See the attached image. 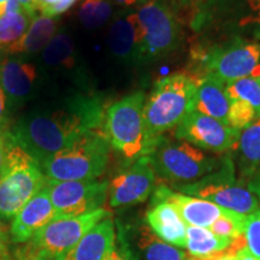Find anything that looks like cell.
Wrapping results in <instances>:
<instances>
[{
  "label": "cell",
  "instance_id": "cell-14",
  "mask_svg": "<svg viewBox=\"0 0 260 260\" xmlns=\"http://www.w3.org/2000/svg\"><path fill=\"white\" fill-rule=\"evenodd\" d=\"M57 218V211L52 204L46 184L12 218L9 232L10 241L15 245L25 243L39 230Z\"/></svg>",
  "mask_w": 260,
  "mask_h": 260
},
{
  "label": "cell",
  "instance_id": "cell-16",
  "mask_svg": "<svg viewBox=\"0 0 260 260\" xmlns=\"http://www.w3.org/2000/svg\"><path fill=\"white\" fill-rule=\"evenodd\" d=\"M152 200L168 201L176 207L187 225L207 228V229L229 211L209 200L177 193L164 184L155 188Z\"/></svg>",
  "mask_w": 260,
  "mask_h": 260
},
{
  "label": "cell",
  "instance_id": "cell-43",
  "mask_svg": "<svg viewBox=\"0 0 260 260\" xmlns=\"http://www.w3.org/2000/svg\"><path fill=\"white\" fill-rule=\"evenodd\" d=\"M10 0H0V18L6 14V10H8Z\"/></svg>",
  "mask_w": 260,
  "mask_h": 260
},
{
  "label": "cell",
  "instance_id": "cell-30",
  "mask_svg": "<svg viewBox=\"0 0 260 260\" xmlns=\"http://www.w3.org/2000/svg\"><path fill=\"white\" fill-rule=\"evenodd\" d=\"M243 235L247 248L256 259L260 260V209L247 216Z\"/></svg>",
  "mask_w": 260,
  "mask_h": 260
},
{
  "label": "cell",
  "instance_id": "cell-2",
  "mask_svg": "<svg viewBox=\"0 0 260 260\" xmlns=\"http://www.w3.org/2000/svg\"><path fill=\"white\" fill-rule=\"evenodd\" d=\"M197 80L188 74H175L155 82L145 102V124L154 147L159 138L182 122L195 109Z\"/></svg>",
  "mask_w": 260,
  "mask_h": 260
},
{
  "label": "cell",
  "instance_id": "cell-26",
  "mask_svg": "<svg viewBox=\"0 0 260 260\" xmlns=\"http://www.w3.org/2000/svg\"><path fill=\"white\" fill-rule=\"evenodd\" d=\"M32 18L24 10L3 16L0 18V48L6 50L23 37Z\"/></svg>",
  "mask_w": 260,
  "mask_h": 260
},
{
  "label": "cell",
  "instance_id": "cell-33",
  "mask_svg": "<svg viewBox=\"0 0 260 260\" xmlns=\"http://www.w3.org/2000/svg\"><path fill=\"white\" fill-rule=\"evenodd\" d=\"M105 260H134L132 254H130L126 243L124 239H123L122 234L119 233V230H117L116 245L113 247L112 252L110 253V255Z\"/></svg>",
  "mask_w": 260,
  "mask_h": 260
},
{
  "label": "cell",
  "instance_id": "cell-25",
  "mask_svg": "<svg viewBox=\"0 0 260 260\" xmlns=\"http://www.w3.org/2000/svg\"><path fill=\"white\" fill-rule=\"evenodd\" d=\"M42 59L48 67L60 69H73L76 65L75 45L71 38L65 32L56 34L50 44L42 51Z\"/></svg>",
  "mask_w": 260,
  "mask_h": 260
},
{
  "label": "cell",
  "instance_id": "cell-29",
  "mask_svg": "<svg viewBox=\"0 0 260 260\" xmlns=\"http://www.w3.org/2000/svg\"><path fill=\"white\" fill-rule=\"evenodd\" d=\"M246 218L247 216L229 210L226 214L217 219L209 229L216 235L235 240L237 237L243 235L246 226Z\"/></svg>",
  "mask_w": 260,
  "mask_h": 260
},
{
  "label": "cell",
  "instance_id": "cell-7",
  "mask_svg": "<svg viewBox=\"0 0 260 260\" xmlns=\"http://www.w3.org/2000/svg\"><path fill=\"white\" fill-rule=\"evenodd\" d=\"M111 216L99 209L82 216L57 218L15 251L16 260H56L76 245L94 225Z\"/></svg>",
  "mask_w": 260,
  "mask_h": 260
},
{
  "label": "cell",
  "instance_id": "cell-35",
  "mask_svg": "<svg viewBox=\"0 0 260 260\" xmlns=\"http://www.w3.org/2000/svg\"><path fill=\"white\" fill-rule=\"evenodd\" d=\"M8 241V233H6L4 225H3L2 220H0V260H10Z\"/></svg>",
  "mask_w": 260,
  "mask_h": 260
},
{
  "label": "cell",
  "instance_id": "cell-32",
  "mask_svg": "<svg viewBox=\"0 0 260 260\" xmlns=\"http://www.w3.org/2000/svg\"><path fill=\"white\" fill-rule=\"evenodd\" d=\"M243 15L239 19L240 27L252 24H260V0H245Z\"/></svg>",
  "mask_w": 260,
  "mask_h": 260
},
{
  "label": "cell",
  "instance_id": "cell-40",
  "mask_svg": "<svg viewBox=\"0 0 260 260\" xmlns=\"http://www.w3.org/2000/svg\"><path fill=\"white\" fill-rule=\"evenodd\" d=\"M235 260H258L254 255L249 252L247 246H243L235 252Z\"/></svg>",
  "mask_w": 260,
  "mask_h": 260
},
{
  "label": "cell",
  "instance_id": "cell-3",
  "mask_svg": "<svg viewBox=\"0 0 260 260\" xmlns=\"http://www.w3.org/2000/svg\"><path fill=\"white\" fill-rule=\"evenodd\" d=\"M0 174V220H12L18 211L47 184L40 165L9 134Z\"/></svg>",
  "mask_w": 260,
  "mask_h": 260
},
{
  "label": "cell",
  "instance_id": "cell-18",
  "mask_svg": "<svg viewBox=\"0 0 260 260\" xmlns=\"http://www.w3.org/2000/svg\"><path fill=\"white\" fill-rule=\"evenodd\" d=\"M117 230L111 216L94 225L79 242L56 260H105L116 245Z\"/></svg>",
  "mask_w": 260,
  "mask_h": 260
},
{
  "label": "cell",
  "instance_id": "cell-31",
  "mask_svg": "<svg viewBox=\"0 0 260 260\" xmlns=\"http://www.w3.org/2000/svg\"><path fill=\"white\" fill-rule=\"evenodd\" d=\"M76 0H38V11L48 17H57L69 10Z\"/></svg>",
  "mask_w": 260,
  "mask_h": 260
},
{
  "label": "cell",
  "instance_id": "cell-23",
  "mask_svg": "<svg viewBox=\"0 0 260 260\" xmlns=\"http://www.w3.org/2000/svg\"><path fill=\"white\" fill-rule=\"evenodd\" d=\"M57 28V17L37 15L23 37L5 51L10 54H32L44 51L56 35Z\"/></svg>",
  "mask_w": 260,
  "mask_h": 260
},
{
  "label": "cell",
  "instance_id": "cell-13",
  "mask_svg": "<svg viewBox=\"0 0 260 260\" xmlns=\"http://www.w3.org/2000/svg\"><path fill=\"white\" fill-rule=\"evenodd\" d=\"M155 189V172L148 155L125 167L109 183V203L112 209H121L144 203Z\"/></svg>",
  "mask_w": 260,
  "mask_h": 260
},
{
  "label": "cell",
  "instance_id": "cell-22",
  "mask_svg": "<svg viewBox=\"0 0 260 260\" xmlns=\"http://www.w3.org/2000/svg\"><path fill=\"white\" fill-rule=\"evenodd\" d=\"M237 164L241 180H260V118L242 130L237 142Z\"/></svg>",
  "mask_w": 260,
  "mask_h": 260
},
{
  "label": "cell",
  "instance_id": "cell-20",
  "mask_svg": "<svg viewBox=\"0 0 260 260\" xmlns=\"http://www.w3.org/2000/svg\"><path fill=\"white\" fill-rule=\"evenodd\" d=\"M146 220L151 229L165 242L178 248L186 247L187 224L172 204L152 200L151 207L146 213Z\"/></svg>",
  "mask_w": 260,
  "mask_h": 260
},
{
  "label": "cell",
  "instance_id": "cell-28",
  "mask_svg": "<svg viewBox=\"0 0 260 260\" xmlns=\"http://www.w3.org/2000/svg\"><path fill=\"white\" fill-rule=\"evenodd\" d=\"M111 16V0H84L79 11L81 23L88 29L103 27Z\"/></svg>",
  "mask_w": 260,
  "mask_h": 260
},
{
  "label": "cell",
  "instance_id": "cell-42",
  "mask_svg": "<svg viewBox=\"0 0 260 260\" xmlns=\"http://www.w3.org/2000/svg\"><path fill=\"white\" fill-rule=\"evenodd\" d=\"M4 160H5V141H4V138L0 135V174H2L3 167H4Z\"/></svg>",
  "mask_w": 260,
  "mask_h": 260
},
{
  "label": "cell",
  "instance_id": "cell-8",
  "mask_svg": "<svg viewBox=\"0 0 260 260\" xmlns=\"http://www.w3.org/2000/svg\"><path fill=\"white\" fill-rule=\"evenodd\" d=\"M181 193L209 200L223 209L248 216L260 209L258 198L248 188L236 181L234 162L224 157L218 170L189 184L172 186Z\"/></svg>",
  "mask_w": 260,
  "mask_h": 260
},
{
  "label": "cell",
  "instance_id": "cell-17",
  "mask_svg": "<svg viewBox=\"0 0 260 260\" xmlns=\"http://www.w3.org/2000/svg\"><path fill=\"white\" fill-rule=\"evenodd\" d=\"M38 79L37 67L24 58H5L0 64V86L6 99L15 105L27 102L34 94Z\"/></svg>",
  "mask_w": 260,
  "mask_h": 260
},
{
  "label": "cell",
  "instance_id": "cell-21",
  "mask_svg": "<svg viewBox=\"0 0 260 260\" xmlns=\"http://www.w3.org/2000/svg\"><path fill=\"white\" fill-rule=\"evenodd\" d=\"M197 83L195 111L229 125L230 100L225 90L226 84L213 76L200 77L197 80Z\"/></svg>",
  "mask_w": 260,
  "mask_h": 260
},
{
  "label": "cell",
  "instance_id": "cell-9",
  "mask_svg": "<svg viewBox=\"0 0 260 260\" xmlns=\"http://www.w3.org/2000/svg\"><path fill=\"white\" fill-rule=\"evenodd\" d=\"M193 57L198 60V70L201 73L198 79L213 76L229 84L243 77H260V45L256 42L236 38L229 44L216 45L204 54Z\"/></svg>",
  "mask_w": 260,
  "mask_h": 260
},
{
  "label": "cell",
  "instance_id": "cell-19",
  "mask_svg": "<svg viewBox=\"0 0 260 260\" xmlns=\"http://www.w3.org/2000/svg\"><path fill=\"white\" fill-rule=\"evenodd\" d=\"M107 44L116 57L139 61L141 27L136 11L122 12L113 19L109 30Z\"/></svg>",
  "mask_w": 260,
  "mask_h": 260
},
{
  "label": "cell",
  "instance_id": "cell-12",
  "mask_svg": "<svg viewBox=\"0 0 260 260\" xmlns=\"http://www.w3.org/2000/svg\"><path fill=\"white\" fill-rule=\"evenodd\" d=\"M175 138L198 148L225 153L236 149L240 130L194 110L176 126Z\"/></svg>",
  "mask_w": 260,
  "mask_h": 260
},
{
  "label": "cell",
  "instance_id": "cell-4",
  "mask_svg": "<svg viewBox=\"0 0 260 260\" xmlns=\"http://www.w3.org/2000/svg\"><path fill=\"white\" fill-rule=\"evenodd\" d=\"M109 154L110 142L105 130L95 129L45 159L40 168L47 181L96 180L105 171Z\"/></svg>",
  "mask_w": 260,
  "mask_h": 260
},
{
  "label": "cell",
  "instance_id": "cell-15",
  "mask_svg": "<svg viewBox=\"0 0 260 260\" xmlns=\"http://www.w3.org/2000/svg\"><path fill=\"white\" fill-rule=\"evenodd\" d=\"M134 260H187L186 252L161 240L147 223L118 225Z\"/></svg>",
  "mask_w": 260,
  "mask_h": 260
},
{
  "label": "cell",
  "instance_id": "cell-34",
  "mask_svg": "<svg viewBox=\"0 0 260 260\" xmlns=\"http://www.w3.org/2000/svg\"><path fill=\"white\" fill-rule=\"evenodd\" d=\"M165 2L175 11V10L193 9L194 6L203 4L205 0H165Z\"/></svg>",
  "mask_w": 260,
  "mask_h": 260
},
{
  "label": "cell",
  "instance_id": "cell-27",
  "mask_svg": "<svg viewBox=\"0 0 260 260\" xmlns=\"http://www.w3.org/2000/svg\"><path fill=\"white\" fill-rule=\"evenodd\" d=\"M229 100L239 99L249 104L260 118V77H243L225 86Z\"/></svg>",
  "mask_w": 260,
  "mask_h": 260
},
{
  "label": "cell",
  "instance_id": "cell-38",
  "mask_svg": "<svg viewBox=\"0 0 260 260\" xmlns=\"http://www.w3.org/2000/svg\"><path fill=\"white\" fill-rule=\"evenodd\" d=\"M19 4H21L22 9L25 12H28L29 15H31L32 17L37 16L38 12V0H18Z\"/></svg>",
  "mask_w": 260,
  "mask_h": 260
},
{
  "label": "cell",
  "instance_id": "cell-41",
  "mask_svg": "<svg viewBox=\"0 0 260 260\" xmlns=\"http://www.w3.org/2000/svg\"><path fill=\"white\" fill-rule=\"evenodd\" d=\"M247 188H248L260 201V180H253L251 182H248V183H247Z\"/></svg>",
  "mask_w": 260,
  "mask_h": 260
},
{
  "label": "cell",
  "instance_id": "cell-10",
  "mask_svg": "<svg viewBox=\"0 0 260 260\" xmlns=\"http://www.w3.org/2000/svg\"><path fill=\"white\" fill-rule=\"evenodd\" d=\"M141 27L139 61L157 60L175 51L181 39V24L165 0H151L136 10Z\"/></svg>",
  "mask_w": 260,
  "mask_h": 260
},
{
  "label": "cell",
  "instance_id": "cell-39",
  "mask_svg": "<svg viewBox=\"0 0 260 260\" xmlns=\"http://www.w3.org/2000/svg\"><path fill=\"white\" fill-rule=\"evenodd\" d=\"M117 5L123 6V8L130 9V8H141L142 5L147 4L151 0H112Z\"/></svg>",
  "mask_w": 260,
  "mask_h": 260
},
{
  "label": "cell",
  "instance_id": "cell-1",
  "mask_svg": "<svg viewBox=\"0 0 260 260\" xmlns=\"http://www.w3.org/2000/svg\"><path fill=\"white\" fill-rule=\"evenodd\" d=\"M105 111L94 95L74 94L19 118L9 135L41 164L87 133L102 129Z\"/></svg>",
  "mask_w": 260,
  "mask_h": 260
},
{
  "label": "cell",
  "instance_id": "cell-37",
  "mask_svg": "<svg viewBox=\"0 0 260 260\" xmlns=\"http://www.w3.org/2000/svg\"><path fill=\"white\" fill-rule=\"evenodd\" d=\"M6 115H8V107H6V95L0 86V130L6 123Z\"/></svg>",
  "mask_w": 260,
  "mask_h": 260
},
{
  "label": "cell",
  "instance_id": "cell-11",
  "mask_svg": "<svg viewBox=\"0 0 260 260\" xmlns=\"http://www.w3.org/2000/svg\"><path fill=\"white\" fill-rule=\"evenodd\" d=\"M47 188L58 218L82 216L103 209L109 197L106 181H47Z\"/></svg>",
  "mask_w": 260,
  "mask_h": 260
},
{
  "label": "cell",
  "instance_id": "cell-5",
  "mask_svg": "<svg viewBox=\"0 0 260 260\" xmlns=\"http://www.w3.org/2000/svg\"><path fill=\"white\" fill-rule=\"evenodd\" d=\"M145 102V94L135 92L112 104L105 112L104 130L110 146L126 162L146 157L153 149L146 132Z\"/></svg>",
  "mask_w": 260,
  "mask_h": 260
},
{
  "label": "cell",
  "instance_id": "cell-24",
  "mask_svg": "<svg viewBox=\"0 0 260 260\" xmlns=\"http://www.w3.org/2000/svg\"><path fill=\"white\" fill-rule=\"evenodd\" d=\"M234 240L216 235L207 228L187 225L186 248L191 256H207L226 251Z\"/></svg>",
  "mask_w": 260,
  "mask_h": 260
},
{
  "label": "cell",
  "instance_id": "cell-6",
  "mask_svg": "<svg viewBox=\"0 0 260 260\" xmlns=\"http://www.w3.org/2000/svg\"><path fill=\"white\" fill-rule=\"evenodd\" d=\"M148 158L155 175L172 186L194 183L218 170L224 160L209 157L186 141H174L164 135L155 142Z\"/></svg>",
  "mask_w": 260,
  "mask_h": 260
},
{
  "label": "cell",
  "instance_id": "cell-36",
  "mask_svg": "<svg viewBox=\"0 0 260 260\" xmlns=\"http://www.w3.org/2000/svg\"><path fill=\"white\" fill-rule=\"evenodd\" d=\"M187 260H235V253L230 252L229 248L226 251L216 253V254L207 256H190Z\"/></svg>",
  "mask_w": 260,
  "mask_h": 260
}]
</instances>
